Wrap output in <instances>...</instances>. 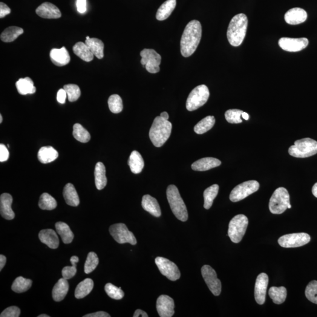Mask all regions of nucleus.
<instances>
[{"label": "nucleus", "mask_w": 317, "mask_h": 317, "mask_svg": "<svg viewBox=\"0 0 317 317\" xmlns=\"http://www.w3.org/2000/svg\"><path fill=\"white\" fill-rule=\"evenodd\" d=\"M202 29L200 22L192 20L186 25L180 41L181 54L184 57H189L194 54L200 42Z\"/></svg>", "instance_id": "obj_1"}, {"label": "nucleus", "mask_w": 317, "mask_h": 317, "mask_svg": "<svg viewBox=\"0 0 317 317\" xmlns=\"http://www.w3.org/2000/svg\"><path fill=\"white\" fill-rule=\"evenodd\" d=\"M248 19L244 14H238L233 17L227 32V39L233 47L240 46L246 37Z\"/></svg>", "instance_id": "obj_2"}, {"label": "nucleus", "mask_w": 317, "mask_h": 317, "mask_svg": "<svg viewBox=\"0 0 317 317\" xmlns=\"http://www.w3.org/2000/svg\"><path fill=\"white\" fill-rule=\"evenodd\" d=\"M172 129V123L168 120L160 116L156 117L149 131L152 143L158 148L163 146L171 136Z\"/></svg>", "instance_id": "obj_3"}, {"label": "nucleus", "mask_w": 317, "mask_h": 317, "mask_svg": "<svg viewBox=\"0 0 317 317\" xmlns=\"http://www.w3.org/2000/svg\"><path fill=\"white\" fill-rule=\"evenodd\" d=\"M166 195L170 207L176 218L181 221H187L188 213L177 187L173 184L169 185L167 189Z\"/></svg>", "instance_id": "obj_4"}, {"label": "nucleus", "mask_w": 317, "mask_h": 317, "mask_svg": "<svg viewBox=\"0 0 317 317\" xmlns=\"http://www.w3.org/2000/svg\"><path fill=\"white\" fill-rule=\"evenodd\" d=\"M291 156L297 158L312 157L317 154V142L311 138H304L296 141L289 149Z\"/></svg>", "instance_id": "obj_5"}, {"label": "nucleus", "mask_w": 317, "mask_h": 317, "mask_svg": "<svg viewBox=\"0 0 317 317\" xmlns=\"http://www.w3.org/2000/svg\"><path fill=\"white\" fill-rule=\"evenodd\" d=\"M290 204V195L284 187H279L273 193L269 201V209L275 215H280L288 209Z\"/></svg>", "instance_id": "obj_6"}, {"label": "nucleus", "mask_w": 317, "mask_h": 317, "mask_svg": "<svg viewBox=\"0 0 317 317\" xmlns=\"http://www.w3.org/2000/svg\"><path fill=\"white\" fill-rule=\"evenodd\" d=\"M248 224L249 220L244 215L236 216L230 221L228 236L233 243H240L246 233Z\"/></svg>", "instance_id": "obj_7"}, {"label": "nucleus", "mask_w": 317, "mask_h": 317, "mask_svg": "<svg viewBox=\"0 0 317 317\" xmlns=\"http://www.w3.org/2000/svg\"><path fill=\"white\" fill-rule=\"evenodd\" d=\"M210 92L205 85H200L190 92L186 100V108L189 111H194L203 106L208 100Z\"/></svg>", "instance_id": "obj_8"}, {"label": "nucleus", "mask_w": 317, "mask_h": 317, "mask_svg": "<svg viewBox=\"0 0 317 317\" xmlns=\"http://www.w3.org/2000/svg\"><path fill=\"white\" fill-rule=\"evenodd\" d=\"M260 184L256 180H249L238 184L232 190L230 195V200L233 202H238L257 192Z\"/></svg>", "instance_id": "obj_9"}, {"label": "nucleus", "mask_w": 317, "mask_h": 317, "mask_svg": "<svg viewBox=\"0 0 317 317\" xmlns=\"http://www.w3.org/2000/svg\"><path fill=\"white\" fill-rule=\"evenodd\" d=\"M109 232L114 240L119 244L129 243L135 245L137 243L133 233L129 231L125 224H113L109 228Z\"/></svg>", "instance_id": "obj_10"}, {"label": "nucleus", "mask_w": 317, "mask_h": 317, "mask_svg": "<svg viewBox=\"0 0 317 317\" xmlns=\"http://www.w3.org/2000/svg\"><path fill=\"white\" fill-rule=\"evenodd\" d=\"M140 55L142 57L140 62L145 66L146 70L149 73L156 74L159 72L162 57L157 51L152 49H144Z\"/></svg>", "instance_id": "obj_11"}, {"label": "nucleus", "mask_w": 317, "mask_h": 317, "mask_svg": "<svg viewBox=\"0 0 317 317\" xmlns=\"http://www.w3.org/2000/svg\"><path fill=\"white\" fill-rule=\"evenodd\" d=\"M155 263L162 275L170 280L175 281L180 278V270L174 262L170 261L168 258L158 257L155 258Z\"/></svg>", "instance_id": "obj_12"}, {"label": "nucleus", "mask_w": 317, "mask_h": 317, "mask_svg": "<svg viewBox=\"0 0 317 317\" xmlns=\"http://www.w3.org/2000/svg\"><path fill=\"white\" fill-rule=\"evenodd\" d=\"M201 272L204 280L205 281L210 292L215 296L220 295L221 292V283L220 279L218 278L215 270L208 265H204L201 268Z\"/></svg>", "instance_id": "obj_13"}, {"label": "nucleus", "mask_w": 317, "mask_h": 317, "mask_svg": "<svg viewBox=\"0 0 317 317\" xmlns=\"http://www.w3.org/2000/svg\"><path fill=\"white\" fill-rule=\"evenodd\" d=\"M310 240V236L307 233H299L282 236L278 243L282 247L294 248L303 246Z\"/></svg>", "instance_id": "obj_14"}, {"label": "nucleus", "mask_w": 317, "mask_h": 317, "mask_svg": "<svg viewBox=\"0 0 317 317\" xmlns=\"http://www.w3.org/2000/svg\"><path fill=\"white\" fill-rule=\"evenodd\" d=\"M306 38L292 39L281 38L278 41V45L282 50L289 52H298L306 48L308 45Z\"/></svg>", "instance_id": "obj_15"}, {"label": "nucleus", "mask_w": 317, "mask_h": 317, "mask_svg": "<svg viewBox=\"0 0 317 317\" xmlns=\"http://www.w3.org/2000/svg\"><path fill=\"white\" fill-rule=\"evenodd\" d=\"M269 277L266 273H261L256 279L255 289V297L259 305H263L266 301V296Z\"/></svg>", "instance_id": "obj_16"}, {"label": "nucleus", "mask_w": 317, "mask_h": 317, "mask_svg": "<svg viewBox=\"0 0 317 317\" xmlns=\"http://www.w3.org/2000/svg\"><path fill=\"white\" fill-rule=\"evenodd\" d=\"M175 302L169 296L162 295L157 299V309L161 317H172L175 313Z\"/></svg>", "instance_id": "obj_17"}, {"label": "nucleus", "mask_w": 317, "mask_h": 317, "mask_svg": "<svg viewBox=\"0 0 317 317\" xmlns=\"http://www.w3.org/2000/svg\"><path fill=\"white\" fill-rule=\"evenodd\" d=\"M37 15L43 19H57L61 17V13L56 5L45 2L37 8Z\"/></svg>", "instance_id": "obj_18"}, {"label": "nucleus", "mask_w": 317, "mask_h": 317, "mask_svg": "<svg viewBox=\"0 0 317 317\" xmlns=\"http://www.w3.org/2000/svg\"><path fill=\"white\" fill-rule=\"evenodd\" d=\"M307 13L301 8H293L285 14L284 19L287 24L298 25L306 21Z\"/></svg>", "instance_id": "obj_19"}, {"label": "nucleus", "mask_w": 317, "mask_h": 317, "mask_svg": "<svg viewBox=\"0 0 317 317\" xmlns=\"http://www.w3.org/2000/svg\"><path fill=\"white\" fill-rule=\"evenodd\" d=\"M50 56L51 61L58 67H63L70 62V56L65 47L52 49Z\"/></svg>", "instance_id": "obj_20"}, {"label": "nucleus", "mask_w": 317, "mask_h": 317, "mask_svg": "<svg viewBox=\"0 0 317 317\" xmlns=\"http://www.w3.org/2000/svg\"><path fill=\"white\" fill-rule=\"evenodd\" d=\"M13 203V197L8 194H3L0 197V213L2 218L10 220L15 218V213L13 212L11 205Z\"/></svg>", "instance_id": "obj_21"}, {"label": "nucleus", "mask_w": 317, "mask_h": 317, "mask_svg": "<svg viewBox=\"0 0 317 317\" xmlns=\"http://www.w3.org/2000/svg\"><path fill=\"white\" fill-rule=\"evenodd\" d=\"M39 238L52 249H56L59 246V241L56 232L53 229L42 230L39 233Z\"/></svg>", "instance_id": "obj_22"}, {"label": "nucleus", "mask_w": 317, "mask_h": 317, "mask_svg": "<svg viewBox=\"0 0 317 317\" xmlns=\"http://www.w3.org/2000/svg\"><path fill=\"white\" fill-rule=\"evenodd\" d=\"M221 161L214 158H204L196 161L192 168L195 171H206L221 165Z\"/></svg>", "instance_id": "obj_23"}, {"label": "nucleus", "mask_w": 317, "mask_h": 317, "mask_svg": "<svg viewBox=\"0 0 317 317\" xmlns=\"http://www.w3.org/2000/svg\"><path fill=\"white\" fill-rule=\"evenodd\" d=\"M143 209L155 216L158 218L161 216V210L158 201L151 196L146 195L143 196L142 201Z\"/></svg>", "instance_id": "obj_24"}, {"label": "nucleus", "mask_w": 317, "mask_h": 317, "mask_svg": "<svg viewBox=\"0 0 317 317\" xmlns=\"http://www.w3.org/2000/svg\"><path fill=\"white\" fill-rule=\"evenodd\" d=\"M69 290L67 279L62 278L54 285L53 290V298L54 301L59 302L63 300L67 296Z\"/></svg>", "instance_id": "obj_25"}, {"label": "nucleus", "mask_w": 317, "mask_h": 317, "mask_svg": "<svg viewBox=\"0 0 317 317\" xmlns=\"http://www.w3.org/2000/svg\"><path fill=\"white\" fill-rule=\"evenodd\" d=\"M63 198L68 205L77 207L79 204V198L73 184H66L63 192Z\"/></svg>", "instance_id": "obj_26"}, {"label": "nucleus", "mask_w": 317, "mask_h": 317, "mask_svg": "<svg viewBox=\"0 0 317 317\" xmlns=\"http://www.w3.org/2000/svg\"><path fill=\"white\" fill-rule=\"evenodd\" d=\"M73 51L77 56L86 62H91L94 59V55L88 46L82 42L76 43L73 47Z\"/></svg>", "instance_id": "obj_27"}, {"label": "nucleus", "mask_w": 317, "mask_h": 317, "mask_svg": "<svg viewBox=\"0 0 317 317\" xmlns=\"http://www.w3.org/2000/svg\"><path fill=\"white\" fill-rule=\"evenodd\" d=\"M59 152L52 146L42 147L39 150L38 158L40 162L47 164L53 162L59 157Z\"/></svg>", "instance_id": "obj_28"}, {"label": "nucleus", "mask_w": 317, "mask_h": 317, "mask_svg": "<svg viewBox=\"0 0 317 317\" xmlns=\"http://www.w3.org/2000/svg\"><path fill=\"white\" fill-rule=\"evenodd\" d=\"M95 185L99 190H102L107 184V178L106 177V169L104 165L102 162L97 163L95 169Z\"/></svg>", "instance_id": "obj_29"}, {"label": "nucleus", "mask_w": 317, "mask_h": 317, "mask_svg": "<svg viewBox=\"0 0 317 317\" xmlns=\"http://www.w3.org/2000/svg\"><path fill=\"white\" fill-rule=\"evenodd\" d=\"M128 165L133 174H138L142 172L145 163L142 156L137 151L131 153L128 160Z\"/></svg>", "instance_id": "obj_30"}, {"label": "nucleus", "mask_w": 317, "mask_h": 317, "mask_svg": "<svg viewBox=\"0 0 317 317\" xmlns=\"http://www.w3.org/2000/svg\"><path fill=\"white\" fill-rule=\"evenodd\" d=\"M176 5H177V0H167L158 8L156 16L157 19L158 21H163L168 19L174 11Z\"/></svg>", "instance_id": "obj_31"}, {"label": "nucleus", "mask_w": 317, "mask_h": 317, "mask_svg": "<svg viewBox=\"0 0 317 317\" xmlns=\"http://www.w3.org/2000/svg\"><path fill=\"white\" fill-rule=\"evenodd\" d=\"M16 85L19 93L22 95L33 94L36 92V86L30 78L26 77L20 79Z\"/></svg>", "instance_id": "obj_32"}, {"label": "nucleus", "mask_w": 317, "mask_h": 317, "mask_svg": "<svg viewBox=\"0 0 317 317\" xmlns=\"http://www.w3.org/2000/svg\"><path fill=\"white\" fill-rule=\"evenodd\" d=\"M94 281L91 278H86L77 285L75 291V297L78 299H81L87 296L94 288Z\"/></svg>", "instance_id": "obj_33"}, {"label": "nucleus", "mask_w": 317, "mask_h": 317, "mask_svg": "<svg viewBox=\"0 0 317 317\" xmlns=\"http://www.w3.org/2000/svg\"><path fill=\"white\" fill-rule=\"evenodd\" d=\"M56 228L63 243L70 244L73 241L74 236L67 224L63 222H57L56 224Z\"/></svg>", "instance_id": "obj_34"}, {"label": "nucleus", "mask_w": 317, "mask_h": 317, "mask_svg": "<svg viewBox=\"0 0 317 317\" xmlns=\"http://www.w3.org/2000/svg\"><path fill=\"white\" fill-rule=\"evenodd\" d=\"M85 44L90 48L92 53L95 57L99 59H103L104 56L103 54L104 44L101 40L95 38L86 39Z\"/></svg>", "instance_id": "obj_35"}, {"label": "nucleus", "mask_w": 317, "mask_h": 317, "mask_svg": "<svg viewBox=\"0 0 317 317\" xmlns=\"http://www.w3.org/2000/svg\"><path fill=\"white\" fill-rule=\"evenodd\" d=\"M24 33L23 29L16 26L8 27L1 34V40L5 42H13Z\"/></svg>", "instance_id": "obj_36"}, {"label": "nucleus", "mask_w": 317, "mask_h": 317, "mask_svg": "<svg viewBox=\"0 0 317 317\" xmlns=\"http://www.w3.org/2000/svg\"><path fill=\"white\" fill-rule=\"evenodd\" d=\"M269 295L274 303L281 304L287 298V290L284 287H272L269 289Z\"/></svg>", "instance_id": "obj_37"}, {"label": "nucleus", "mask_w": 317, "mask_h": 317, "mask_svg": "<svg viewBox=\"0 0 317 317\" xmlns=\"http://www.w3.org/2000/svg\"><path fill=\"white\" fill-rule=\"evenodd\" d=\"M215 118L213 116H207L201 120L195 126L194 131L197 134L201 135L206 133L215 125Z\"/></svg>", "instance_id": "obj_38"}, {"label": "nucleus", "mask_w": 317, "mask_h": 317, "mask_svg": "<svg viewBox=\"0 0 317 317\" xmlns=\"http://www.w3.org/2000/svg\"><path fill=\"white\" fill-rule=\"evenodd\" d=\"M219 186L218 184H213L204 190L203 196L204 199V207L209 209L212 207L213 201L218 194Z\"/></svg>", "instance_id": "obj_39"}, {"label": "nucleus", "mask_w": 317, "mask_h": 317, "mask_svg": "<svg viewBox=\"0 0 317 317\" xmlns=\"http://www.w3.org/2000/svg\"><path fill=\"white\" fill-rule=\"evenodd\" d=\"M32 283L31 279H27L20 276L17 277L13 282L11 289L13 292L18 293L27 292L30 289Z\"/></svg>", "instance_id": "obj_40"}, {"label": "nucleus", "mask_w": 317, "mask_h": 317, "mask_svg": "<svg viewBox=\"0 0 317 317\" xmlns=\"http://www.w3.org/2000/svg\"><path fill=\"white\" fill-rule=\"evenodd\" d=\"M39 205L40 209L52 210L56 209L57 203L56 199L47 193H44L40 198Z\"/></svg>", "instance_id": "obj_41"}, {"label": "nucleus", "mask_w": 317, "mask_h": 317, "mask_svg": "<svg viewBox=\"0 0 317 317\" xmlns=\"http://www.w3.org/2000/svg\"><path fill=\"white\" fill-rule=\"evenodd\" d=\"M73 136L78 141L82 143L88 142L91 139L90 134L79 123L75 124L74 125Z\"/></svg>", "instance_id": "obj_42"}, {"label": "nucleus", "mask_w": 317, "mask_h": 317, "mask_svg": "<svg viewBox=\"0 0 317 317\" xmlns=\"http://www.w3.org/2000/svg\"><path fill=\"white\" fill-rule=\"evenodd\" d=\"M108 106L110 111L114 114H118L122 112L123 109L122 100L119 95L114 94L111 95L108 99Z\"/></svg>", "instance_id": "obj_43"}, {"label": "nucleus", "mask_w": 317, "mask_h": 317, "mask_svg": "<svg viewBox=\"0 0 317 317\" xmlns=\"http://www.w3.org/2000/svg\"><path fill=\"white\" fill-rule=\"evenodd\" d=\"M72 266H66L63 267L62 270V275L63 278L66 279H69L73 278L76 276L77 270V263H79V258L77 256H73L70 259Z\"/></svg>", "instance_id": "obj_44"}, {"label": "nucleus", "mask_w": 317, "mask_h": 317, "mask_svg": "<svg viewBox=\"0 0 317 317\" xmlns=\"http://www.w3.org/2000/svg\"><path fill=\"white\" fill-rule=\"evenodd\" d=\"M99 263V258L96 253L94 252L89 253L87 258L84 265V272L86 274H89L96 269Z\"/></svg>", "instance_id": "obj_45"}, {"label": "nucleus", "mask_w": 317, "mask_h": 317, "mask_svg": "<svg viewBox=\"0 0 317 317\" xmlns=\"http://www.w3.org/2000/svg\"><path fill=\"white\" fill-rule=\"evenodd\" d=\"M105 290L109 297L117 300L122 299L125 295L121 288H118L111 283L105 285Z\"/></svg>", "instance_id": "obj_46"}, {"label": "nucleus", "mask_w": 317, "mask_h": 317, "mask_svg": "<svg viewBox=\"0 0 317 317\" xmlns=\"http://www.w3.org/2000/svg\"><path fill=\"white\" fill-rule=\"evenodd\" d=\"M63 89L67 92L69 101L75 102L79 99L80 96V90L79 86L76 84H68L63 86Z\"/></svg>", "instance_id": "obj_47"}, {"label": "nucleus", "mask_w": 317, "mask_h": 317, "mask_svg": "<svg viewBox=\"0 0 317 317\" xmlns=\"http://www.w3.org/2000/svg\"><path fill=\"white\" fill-rule=\"evenodd\" d=\"M243 111L240 109H229L225 113L226 119L230 123H240L243 122L241 119Z\"/></svg>", "instance_id": "obj_48"}, {"label": "nucleus", "mask_w": 317, "mask_h": 317, "mask_svg": "<svg viewBox=\"0 0 317 317\" xmlns=\"http://www.w3.org/2000/svg\"><path fill=\"white\" fill-rule=\"evenodd\" d=\"M305 294L308 300L317 304V281H311L308 284Z\"/></svg>", "instance_id": "obj_49"}, {"label": "nucleus", "mask_w": 317, "mask_h": 317, "mask_svg": "<svg viewBox=\"0 0 317 317\" xmlns=\"http://www.w3.org/2000/svg\"><path fill=\"white\" fill-rule=\"evenodd\" d=\"M21 313V311L19 307L16 306L10 307L4 311L0 315L1 317H19Z\"/></svg>", "instance_id": "obj_50"}, {"label": "nucleus", "mask_w": 317, "mask_h": 317, "mask_svg": "<svg viewBox=\"0 0 317 317\" xmlns=\"http://www.w3.org/2000/svg\"><path fill=\"white\" fill-rule=\"evenodd\" d=\"M9 158V152L8 151L7 147L4 144L0 145V161L1 162H5Z\"/></svg>", "instance_id": "obj_51"}, {"label": "nucleus", "mask_w": 317, "mask_h": 317, "mask_svg": "<svg viewBox=\"0 0 317 317\" xmlns=\"http://www.w3.org/2000/svg\"><path fill=\"white\" fill-rule=\"evenodd\" d=\"M77 10L80 14H84L87 10L86 7V0H77Z\"/></svg>", "instance_id": "obj_52"}, {"label": "nucleus", "mask_w": 317, "mask_h": 317, "mask_svg": "<svg viewBox=\"0 0 317 317\" xmlns=\"http://www.w3.org/2000/svg\"><path fill=\"white\" fill-rule=\"evenodd\" d=\"M67 94L64 89H60L57 93V100L61 104L65 103L66 99H67Z\"/></svg>", "instance_id": "obj_53"}, {"label": "nucleus", "mask_w": 317, "mask_h": 317, "mask_svg": "<svg viewBox=\"0 0 317 317\" xmlns=\"http://www.w3.org/2000/svg\"><path fill=\"white\" fill-rule=\"evenodd\" d=\"M11 9L3 2L0 3V18H4L5 16L10 14Z\"/></svg>", "instance_id": "obj_54"}, {"label": "nucleus", "mask_w": 317, "mask_h": 317, "mask_svg": "<svg viewBox=\"0 0 317 317\" xmlns=\"http://www.w3.org/2000/svg\"><path fill=\"white\" fill-rule=\"evenodd\" d=\"M111 316L104 311H99V312L88 314L83 316V317H110Z\"/></svg>", "instance_id": "obj_55"}, {"label": "nucleus", "mask_w": 317, "mask_h": 317, "mask_svg": "<svg viewBox=\"0 0 317 317\" xmlns=\"http://www.w3.org/2000/svg\"><path fill=\"white\" fill-rule=\"evenodd\" d=\"M148 316H149L148 315V314L145 312V311L139 309L136 310L134 315V317H148Z\"/></svg>", "instance_id": "obj_56"}, {"label": "nucleus", "mask_w": 317, "mask_h": 317, "mask_svg": "<svg viewBox=\"0 0 317 317\" xmlns=\"http://www.w3.org/2000/svg\"><path fill=\"white\" fill-rule=\"evenodd\" d=\"M7 258L4 255H0V270L3 269L5 263H6Z\"/></svg>", "instance_id": "obj_57"}, {"label": "nucleus", "mask_w": 317, "mask_h": 317, "mask_svg": "<svg viewBox=\"0 0 317 317\" xmlns=\"http://www.w3.org/2000/svg\"><path fill=\"white\" fill-rule=\"evenodd\" d=\"M312 193L314 197L317 198V183H316L313 187Z\"/></svg>", "instance_id": "obj_58"}, {"label": "nucleus", "mask_w": 317, "mask_h": 317, "mask_svg": "<svg viewBox=\"0 0 317 317\" xmlns=\"http://www.w3.org/2000/svg\"><path fill=\"white\" fill-rule=\"evenodd\" d=\"M160 116L165 120H168L169 117V114L166 112H163L162 113H161Z\"/></svg>", "instance_id": "obj_59"}, {"label": "nucleus", "mask_w": 317, "mask_h": 317, "mask_svg": "<svg viewBox=\"0 0 317 317\" xmlns=\"http://www.w3.org/2000/svg\"><path fill=\"white\" fill-rule=\"evenodd\" d=\"M241 117L244 118L245 120H249V115L246 113V112H243V113L241 114Z\"/></svg>", "instance_id": "obj_60"}, {"label": "nucleus", "mask_w": 317, "mask_h": 317, "mask_svg": "<svg viewBox=\"0 0 317 317\" xmlns=\"http://www.w3.org/2000/svg\"><path fill=\"white\" fill-rule=\"evenodd\" d=\"M50 316L46 315V314H41V315H40L38 316V317H49Z\"/></svg>", "instance_id": "obj_61"}, {"label": "nucleus", "mask_w": 317, "mask_h": 317, "mask_svg": "<svg viewBox=\"0 0 317 317\" xmlns=\"http://www.w3.org/2000/svg\"><path fill=\"white\" fill-rule=\"evenodd\" d=\"M2 117L1 115H0V123H2Z\"/></svg>", "instance_id": "obj_62"}, {"label": "nucleus", "mask_w": 317, "mask_h": 317, "mask_svg": "<svg viewBox=\"0 0 317 317\" xmlns=\"http://www.w3.org/2000/svg\"><path fill=\"white\" fill-rule=\"evenodd\" d=\"M292 208V206H291V204H290L289 206H288V209H291Z\"/></svg>", "instance_id": "obj_63"}, {"label": "nucleus", "mask_w": 317, "mask_h": 317, "mask_svg": "<svg viewBox=\"0 0 317 317\" xmlns=\"http://www.w3.org/2000/svg\"><path fill=\"white\" fill-rule=\"evenodd\" d=\"M90 39V37H89V36L86 37V39Z\"/></svg>", "instance_id": "obj_64"}]
</instances>
